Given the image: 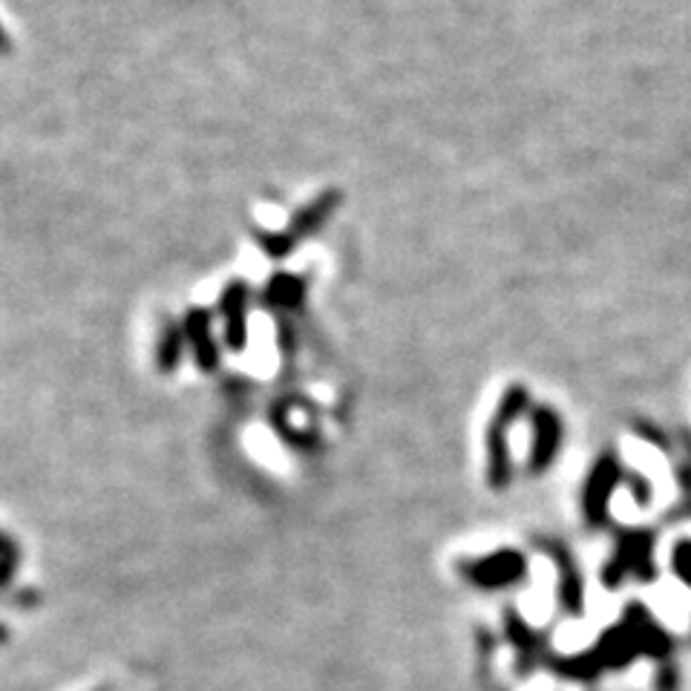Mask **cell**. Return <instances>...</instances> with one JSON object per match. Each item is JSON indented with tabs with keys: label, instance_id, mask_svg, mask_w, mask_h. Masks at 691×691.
Listing matches in <instances>:
<instances>
[{
	"label": "cell",
	"instance_id": "3957f363",
	"mask_svg": "<svg viewBox=\"0 0 691 691\" xmlns=\"http://www.w3.org/2000/svg\"><path fill=\"white\" fill-rule=\"evenodd\" d=\"M614 484H617V467L611 464V461H602V464L593 470L585 490V513L593 524L605 522V504L611 490H614Z\"/></svg>",
	"mask_w": 691,
	"mask_h": 691
},
{
	"label": "cell",
	"instance_id": "277c9868",
	"mask_svg": "<svg viewBox=\"0 0 691 691\" xmlns=\"http://www.w3.org/2000/svg\"><path fill=\"white\" fill-rule=\"evenodd\" d=\"M539 438H537V447H533V470L542 473L544 467L551 464V459L557 455V447H559V423L551 412H544V418H539Z\"/></svg>",
	"mask_w": 691,
	"mask_h": 691
},
{
	"label": "cell",
	"instance_id": "5b68a950",
	"mask_svg": "<svg viewBox=\"0 0 691 691\" xmlns=\"http://www.w3.org/2000/svg\"><path fill=\"white\" fill-rule=\"evenodd\" d=\"M674 571L680 573L683 582L691 585V544H680L678 553H674Z\"/></svg>",
	"mask_w": 691,
	"mask_h": 691
},
{
	"label": "cell",
	"instance_id": "7a4b0ae2",
	"mask_svg": "<svg viewBox=\"0 0 691 691\" xmlns=\"http://www.w3.org/2000/svg\"><path fill=\"white\" fill-rule=\"evenodd\" d=\"M524 562L522 553L515 551H495L493 557L487 559H475V562H464V577L479 588H504V585H513L519 579L524 577Z\"/></svg>",
	"mask_w": 691,
	"mask_h": 691
},
{
	"label": "cell",
	"instance_id": "6da1fadb",
	"mask_svg": "<svg viewBox=\"0 0 691 691\" xmlns=\"http://www.w3.org/2000/svg\"><path fill=\"white\" fill-rule=\"evenodd\" d=\"M519 401L522 395H508L501 403L499 415H495L493 427H490V435H487V479L493 487H504L510 479V450H508V427L513 423L515 410H519Z\"/></svg>",
	"mask_w": 691,
	"mask_h": 691
}]
</instances>
